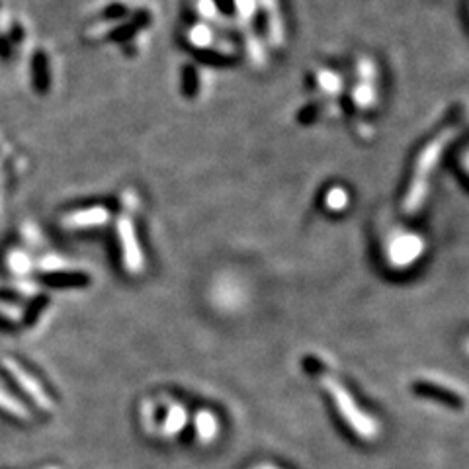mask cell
Returning a JSON list of instances; mask_svg holds the SVG:
<instances>
[{"instance_id":"obj_17","label":"cell","mask_w":469,"mask_h":469,"mask_svg":"<svg viewBox=\"0 0 469 469\" xmlns=\"http://www.w3.org/2000/svg\"><path fill=\"white\" fill-rule=\"evenodd\" d=\"M184 422H186V410L182 409L180 405H174L165 420V432L166 434H176L178 430L184 426Z\"/></svg>"},{"instance_id":"obj_1","label":"cell","mask_w":469,"mask_h":469,"mask_svg":"<svg viewBox=\"0 0 469 469\" xmlns=\"http://www.w3.org/2000/svg\"><path fill=\"white\" fill-rule=\"evenodd\" d=\"M322 385H325L327 393L331 395L332 403H334V407L338 410L342 420L348 424V429L356 436H360L362 440H375L380 436V422L371 419L368 412H364L358 407V403L354 401V397L348 393V389L344 385H341L336 380H331V378L322 380Z\"/></svg>"},{"instance_id":"obj_10","label":"cell","mask_w":469,"mask_h":469,"mask_svg":"<svg viewBox=\"0 0 469 469\" xmlns=\"http://www.w3.org/2000/svg\"><path fill=\"white\" fill-rule=\"evenodd\" d=\"M430 192V180H419V178H410L409 188L403 198V211L405 214H417L420 207L426 202V195Z\"/></svg>"},{"instance_id":"obj_15","label":"cell","mask_w":469,"mask_h":469,"mask_svg":"<svg viewBox=\"0 0 469 469\" xmlns=\"http://www.w3.org/2000/svg\"><path fill=\"white\" fill-rule=\"evenodd\" d=\"M194 10L195 16L200 18V22H205V24H209V26H214V24H223L225 22L223 14H221V10H219V6H217L215 0H195Z\"/></svg>"},{"instance_id":"obj_5","label":"cell","mask_w":469,"mask_h":469,"mask_svg":"<svg viewBox=\"0 0 469 469\" xmlns=\"http://www.w3.org/2000/svg\"><path fill=\"white\" fill-rule=\"evenodd\" d=\"M2 368H4V371L8 373L10 380L14 381L20 389L24 391L29 399L38 405L39 409H43V410L53 409V401H51V397L47 395V391L43 389V387H41V383H39L34 375H29L28 371L24 370L18 362L12 360V358H6V360H2Z\"/></svg>"},{"instance_id":"obj_19","label":"cell","mask_w":469,"mask_h":469,"mask_svg":"<svg viewBox=\"0 0 469 469\" xmlns=\"http://www.w3.org/2000/svg\"><path fill=\"white\" fill-rule=\"evenodd\" d=\"M43 280L47 283H53V285H77V283H84L87 278L80 276V274H47L43 276Z\"/></svg>"},{"instance_id":"obj_21","label":"cell","mask_w":469,"mask_h":469,"mask_svg":"<svg viewBox=\"0 0 469 469\" xmlns=\"http://www.w3.org/2000/svg\"><path fill=\"white\" fill-rule=\"evenodd\" d=\"M12 327H14V322L10 321L8 317H4V315H0V329H2V331H10V329H12Z\"/></svg>"},{"instance_id":"obj_8","label":"cell","mask_w":469,"mask_h":469,"mask_svg":"<svg viewBox=\"0 0 469 469\" xmlns=\"http://www.w3.org/2000/svg\"><path fill=\"white\" fill-rule=\"evenodd\" d=\"M184 38L190 47L195 49V51H205V53H209L215 45V41H217L214 26L200 22V20L186 28Z\"/></svg>"},{"instance_id":"obj_12","label":"cell","mask_w":469,"mask_h":469,"mask_svg":"<svg viewBox=\"0 0 469 469\" xmlns=\"http://www.w3.org/2000/svg\"><path fill=\"white\" fill-rule=\"evenodd\" d=\"M322 205L331 214H342L350 205V194L344 186H331L322 194Z\"/></svg>"},{"instance_id":"obj_4","label":"cell","mask_w":469,"mask_h":469,"mask_svg":"<svg viewBox=\"0 0 469 469\" xmlns=\"http://www.w3.org/2000/svg\"><path fill=\"white\" fill-rule=\"evenodd\" d=\"M424 253V241L410 231H395L387 243V258L393 266H409Z\"/></svg>"},{"instance_id":"obj_20","label":"cell","mask_w":469,"mask_h":469,"mask_svg":"<svg viewBox=\"0 0 469 469\" xmlns=\"http://www.w3.org/2000/svg\"><path fill=\"white\" fill-rule=\"evenodd\" d=\"M234 12H237V18L243 20V22H251L258 12V4L256 0H233Z\"/></svg>"},{"instance_id":"obj_22","label":"cell","mask_w":469,"mask_h":469,"mask_svg":"<svg viewBox=\"0 0 469 469\" xmlns=\"http://www.w3.org/2000/svg\"><path fill=\"white\" fill-rule=\"evenodd\" d=\"M256 469H278V468H274V466H258Z\"/></svg>"},{"instance_id":"obj_7","label":"cell","mask_w":469,"mask_h":469,"mask_svg":"<svg viewBox=\"0 0 469 469\" xmlns=\"http://www.w3.org/2000/svg\"><path fill=\"white\" fill-rule=\"evenodd\" d=\"M258 10H262L266 14V38L270 41V45L276 49L283 47L285 43V26L283 18L278 8V0H256Z\"/></svg>"},{"instance_id":"obj_14","label":"cell","mask_w":469,"mask_h":469,"mask_svg":"<svg viewBox=\"0 0 469 469\" xmlns=\"http://www.w3.org/2000/svg\"><path fill=\"white\" fill-rule=\"evenodd\" d=\"M0 412H4L6 417L20 420V422H28L29 420V410L2 387H0Z\"/></svg>"},{"instance_id":"obj_9","label":"cell","mask_w":469,"mask_h":469,"mask_svg":"<svg viewBox=\"0 0 469 469\" xmlns=\"http://www.w3.org/2000/svg\"><path fill=\"white\" fill-rule=\"evenodd\" d=\"M348 100L356 110L360 112H368L371 107L378 106V100H380V92L375 82H364V80H356L354 87L348 92Z\"/></svg>"},{"instance_id":"obj_6","label":"cell","mask_w":469,"mask_h":469,"mask_svg":"<svg viewBox=\"0 0 469 469\" xmlns=\"http://www.w3.org/2000/svg\"><path fill=\"white\" fill-rule=\"evenodd\" d=\"M110 209L104 205H92V207H82L75 209L63 217V225L70 229H90V227H102L110 221Z\"/></svg>"},{"instance_id":"obj_13","label":"cell","mask_w":469,"mask_h":469,"mask_svg":"<svg viewBox=\"0 0 469 469\" xmlns=\"http://www.w3.org/2000/svg\"><path fill=\"white\" fill-rule=\"evenodd\" d=\"M195 432H198V436L202 442H211V440L217 436V432H219V422L215 419L214 412H209V410H200L198 415H195Z\"/></svg>"},{"instance_id":"obj_16","label":"cell","mask_w":469,"mask_h":469,"mask_svg":"<svg viewBox=\"0 0 469 469\" xmlns=\"http://www.w3.org/2000/svg\"><path fill=\"white\" fill-rule=\"evenodd\" d=\"M244 47H246L251 61H254V65H262L266 61V51L262 47V41L251 31H246V36H244Z\"/></svg>"},{"instance_id":"obj_3","label":"cell","mask_w":469,"mask_h":469,"mask_svg":"<svg viewBox=\"0 0 469 469\" xmlns=\"http://www.w3.org/2000/svg\"><path fill=\"white\" fill-rule=\"evenodd\" d=\"M116 229L126 270L129 274H139L143 270V266H145V254H143V248L139 244L135 225L131 221V217L126 214L119 215Z\"/></svg>"},{"instance_id":"obj_2","label":"cell","mask_w":469,"mask_h":469,"mask_svg":"<svg viewBox=\"0 0 469 469\" xmlns=\"http://www.w3.org/2000/svg\"><path fill=\"white\" fill-rule=\"evenodd\" d=\"M458 129L448 127L444 131H440L438 135H434L426 145L419 151V155L415 158L412 165V176L410 178H419V180H430V174L434 172V168L440 165V161L444 158L448 151L449 143L456 139Z\"/></svg>"},{"instance_id":"obj_18","label":"cell","mask_w":469,"mask_h":469,"mask_svg":"<svg viewBox=\"0 0 469 469\" xmlns=\"http://www.w3.org/2000/svg\"><path fill=\"white\" fill-rule=\"evenodd\" d=\"M356 78L364 82H378V67L371 59H358L356 63Z\"/></svg>"},{"instance_id":"obj_11","label":"cell","mask_w":469,"mask_h":469,"mask_svg":"<svg viewBox=\"0 0 469 469\" xmlns=\"http://www.w3.org/2000/svg\"><path fill=\"white\" fill-rule=\"evenodd\" d=\"M315 87L319 92H322L325 96L329 98H336L341 96L342 90H344V80L342 77L336 73V70H332V68L321 67L315 70Z\"/></svg>"}]
</instances>
